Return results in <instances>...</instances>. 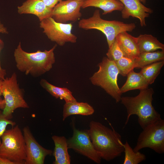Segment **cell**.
<instances>
[{"label":"cell","mask_w":164,"mask_h":164,"mask_svg":"<svg viewBox=\"0 0 164 164\" xmlns=\"http://www.w3.org/2000/svg\"><path fill=\"white\" fill-rule=\"evenodd\" d=\"M88 131L94 147L101 159L110 161L124 152L121 136L114 129L92 121Z\"/></svg>","instance_id":"obj_1"},{"label":"cell","mask_w":164,"mask_h":164,"mask_svg":"<svg viewBox=\"0 0 164 164\" xmlns=\"http://www.w3.org/2000/svg\"><path fill=\"white\" fill-rule=\"evenodd\" d=\"M56 46L55 44L49 50L29 53L22 49L20 42L14 53L17 68L25 74L34 77L44 74L52 68L55 63L54 51Z\"/></svg>","instance_id":"obj_2"},{"label":"cell","mask_w":164,"mask_h":164,"mask_svg":"<svg viewBox=\"0 0 164 164\" xmlns=\"http://www.w3.org/2000/svg\"><path fill=\"white\" fill-rule=\"evenodd\" d=\"M154 93L152 88L140 90L135 97H122L121 103L126 108L127 116L125 125H126L131 116L136 115L138 123L143 129L149 125L161 119L160 114L152 104Z\"/></svg>","instance_id":"obj_3"},{"label":"cell","mask_w":164,"mask_h":164,"mask_svg":"<svg viewBox=\"0 0 164 164\" xmlns=\"http://www.w3.org/2000/svg\"><path fill=\"white\" fill-rule=\"evenodd\" d=\"M78 26L86 30L95 29L101 32L106 36L109 48L118 34L123 32H132L136 27L134 23H127L117 20L104 19L101 17L98 9L96 10L91 17L80 20Z\"/></svg>","instance_id":"obj_4"},{"label":"cell","mask_w":164,"mask_h":164,"mask_svg":"<svg viewBox=\"0 0 164 164\" xmlns=\"http://www.w3.org/2000/svg\"><path fill=\"white\" fill-rule=\"evenodd\" d=\"M98 66V70L90 78L91 82L103 89L116 103L119 102L122 93L117 83L119 72L115 62L104 57Z\"/></svg>","instance_id":"obj_5"},{"label":"cell","mask_w":164,"mask_h":164,"mask_svg":"<svg viewBox=\"0 0 164 164\" xmlns=\"http://www.w3.org/2000/svg\"><path fill=\"white\" fill-rule=\"evenodd\" d=\"M0 156L16 164H25V142L23 133L18 125L6 130L2 135Z\"/></svg>","instance_id":"obj_6"},{"label":"cell","mask_w":164,"mask_h":164,"mask_svg":"<svg viewBox=\"0 0 164 164\" xmlns=\"http://www.w3.org/2000/svg\"><path fill=\"white\" fill-rule=\"evenodd\" d=\"M2 90L5 103L2 113L8 119H11L12 118V113L16 109L29 108L24 99L23 90L20 88L17 83L15 73L2 80Z\"/></svg>","instance_id":"obj_7"},{"label":"cell","mask_w":164,"mask_h":164,"mask_svg":"<svg viewBox=\"0 0 164 164\" xmlns=\"http://www.w3.org/2000/svg\"><path fill=\"white\" fill-rule=\"evenodd\" d=\"M148 148L159 154L164 152V120L162 119L149 125L139 134L133 150Z\"/></svg>","instance_id":"obj_8"},{"label":"cell","mask_w":164,"mask_h":164,"mask_svg":"<svg viewBox=\"0 0 164 164\" xmlns=\"http://www.w3.org/2000/svg\"><path fill=\"white\" fill-rule=\"evenodd\" d=\"M40 27L51 41L63 46L67 42L75 43L77 37L71 32L73 25L71 23H61L56 21L52 17L40 21Z\"/></svg>","instance_id":"obj_9"},{"label":"cell","mask_w":164,"mask_h":164,"mask_svg":"<svg viewBox=\"0 0 164 164\" xmlns=\"http://www.w3.org/2000/svg\"><path fill=\"white\" fill-rule=\"evenodd\" d=\"M73 126L72 136L67 139L68 149H73L96 163H100L101 159L94 147L88 130H79L74 125Z\"/></svg>","instance_id":"obj_10"},{"label":"cell","mask_w":164,"mask_h":164,"mask_svg":"<svg viewBox=\"0 0 164 164\" xmlns=\"http://www.w3.org/2000/svg\"><path fill=\"white\" fill-rule=\"evenodd\" d=\"M85 0L61 1L53 8L52 17L56 22H75L82 16L80 9Z\"/></svg>","instance_id":"obj_11"},{"label":"cell","mask_w":164,"mask_h":164,"mask_svg":"<svg viewBox=\"0 0 164 164\" xmlns=\"http://www.w3.org/2000/svg\"><path fill=\"white\" fill-rule=\"evenodd\" d=\"M22 131L26 144L25 164H43L46 157L51 155L53 151L44 148L39 143L28 126L24 127Z\"/></svg>","instance_id":"obj_12"},{"label":"cell","mask_w":164,"mask_h":164,"mask_svg":"<svg viewBox=\"0 0 164 164\" xmlns=\"http://www.w3.org/2000/svg\"><path fill=\"white\" fill-rule=\"evenodd\" d=\"M124 5L121 11L123 19H127L130 17L138 19L141 26H146L145 18L148 17L153 10L145 6L139 0H118Z\"/></svg>","instance_id":"obj_13"},{"label":"cell","mask_w":164,"mask_h":164,"mask_svg":"<svg viewBox=\"0 0 164 164\" xmlns=\"http://www.w3.org/2000/svg\"><path fill=\"white\" fill-rule=\"evenodd\" d=\"M17 9L19 14L34 15L41 21L52 17L53 9L47 6L41 0H27L18 6Z\"/></svg>","instance_id":"obj_14"},{"label":"cell","mask_w":164,"mask_h":164,"mask_svg":"<svg viewBox=\"0 0 164 164\" xmlns=\"http://www.w3.org/2000/svg\"><path fill=\"white\" fill-rule=\"evenodd\" d=\"M116 39L123 53L124 56L134 59L139 56L140 53L137 37L132 36L127 32L125 31L118 34Z\"/></svg>","instance_id":"obj_15"},{"label":"cell","mask_w":164,"mask_h":164,"mask_svg":"<svg viewBox=\"0 0 164 164\" xmlns=\"http://www.w3.org/2000/svg\"><path fill=\"white\" fill-rule=\"evenodd\" d=\"M55 147L53 152L54 164H70V157L68 151L67 139L63 136L53 135L52 137Z\"/></svg>","instance_id":"obj_16"},{"label":"cell","mask_w":164,"mask_h":164,"mask_svg":"<svg viewBox=\"0 0 164 164\" xmlns=\"http://www.w3.org/2000/svg\"><path fill=\"white\" fill-rule=\"evenodd\" d=\"M94 111L93 107L87 103L79 102L77 101L65 102L63 108V120L73 115H91Z\"/></svg>","instance_id":"obj_17"},{"label":"cell","mask_w":164,"mask_h":164,"mask_svg":"<svg viewBox=\"0 0 164 164\" xmlns=\"http://www.w3.org/2000/svg\"><path fill=\"white\" fill-rule=\"evenodd\" d=\"M89 7L99 8L103 11V15H106L114 11H121L124 5L118 0H85L81 8Z\"/></svg>","instance_id":"obj_18"},{"label":"cell","mask_w":164,"mask_h":164,"mask_svg":"<svg viewBox=\"0 0 164 164\" xmlns=\"http://www.w3.org/2000/svg\"><path fill=\"white\" fill-rule=\"evenodd\" d=\"M127 75L125 83L120 88L122 94L130 90L148 88L149 84L140 73H136L133 70Z\"/></svg>","instance_id":"obj_19"},{"label":"cell","mask_w":164,"mask_h":164,"mask_svg":"<svg viewBox=\"0 0 164 164\" xmlns=\"http://www.w3.org/2000/svg\"><path fill=\"white\" fill-rule=\"evenodd\" d=\"M140 53L164 50V45L151 34H141L137 37Z\"/></svg>","instance_id":"obj_20"},{"label":"cell","mask_w":164,"mask_h":164,"mask_svg":"<svg viewBox=\"0 0 164 164\" xmlns=\"http://www.w3.org/2000/svg\"><path fill=\"white\" fill-rule=\"evenodd\" d=\"M39 83L43 88L56 98L63 99L65 102L77 101L72 92L67 88L56 86L43 79H41Z\"/></svg>","instance_id":"obj_21"},{"label":"cell","mask_w":164,"mask_h":164,"mask_svg":"<svg viewBox=\"0 0 164 164\" xmlns=\"http://www.w3.org/2000/svg\"><path fill=\"white\" fill-rule=\"evenodd\" d=\"M164 50L140 53L135 59V68L142 67L158 61L164 60Z\"/></svg>","instance_id":"obj_22"},{"label":"cell","mask_w":164,"mask_h":164,"mask_svg":"<svg viewBox=\"0 0 164 164\" xmlns=\"http://www.w3.org/2000/svg\"><path fill=\"white\" fill-rule=\"evenodd\" d=\"M164 64V60L153 63L141 68L140 73L148 84H151L154 83L159 74Z\"/></svg>","instance_id":"obj_23"},{"label":"cell","mask_w":164,"mask_h":164,"mask_svg":"<svg viewBox=\"0 0 164 164\" xmlns=\"http://www.w3.org/2000/svg\"><path fill=\"white\" fill-rule=\"evenodd\" d=\"M123 146L125 153L124 164H138L146 159L145 155L139 151H134L127 141Z\"/></svg>","instance_id":"obj_24"},{"label":"cell","mask_w":164,"mask_h":164,"mask_svg":"<svg viewBox=\"0 0 164 164\" xmlns=\"http://www.w3.org/2000/svg\"><path fill=\"white\" fill-rule=\"evenodd\" d=\"M115 63L119 73L123 76H126L130 71L135 68V59L123 56Z\"/></svg>","instance_id":"obj_25"},{"label":"cell","mask_w":164,"mask_h":164,"mask_svg":"<svg viewBox=\"0 0 164 164\" xmlns=\"http://www.w3.org/2000/svg\"><path fill=\"white\" fill-rule=\"evenodd\" d=\"M107 57L109 60L115 62L124 56L116 39L106 53Z\"/></svg>","instance_id":"obj_26"},{"label":"cell","mask_w":164,"mask_h":164,"mask_svg":"<svg viewBox=\"0 0 164 164\" xmlns=\"http://www.w3.org/2000/svg\"><path fill=\"white\" fill-rule=\"evenodd\" d=\"M9 125L13 127L16 125V123L6 117L3 114L2 111H0V145L1 143V137Z\"/></svg>","instance_id":"obj_27"},{"label":"cell","mask_w":164,"mask_h":164,"mask_svg":"<svg viewBox=\"0 0 164 164\" xmlns=\"http://www.w3.org/2000/svg\"><path fill=\"white\" fill-rule=\"evenodd\" d=\"M4 47V43L0 37V53ZM6 74L5 70L3 69L1 66L0 60V80H3L5 79V77Z\"/></svg>","instance_id":"obj_28"},{"label":"cell","mask_w":164,"mask_h":164,"mask_svg":"<svg viewBox=\"0 0 164 164\" xmlns=\"http://www.w3.org/2000/svg\"><path fill=\"white\" fill-rule=\"evenodd\" d=\"M47 6L53 9L59 2L62 0H41Z\"/></svg>","instance_id":"obj_29"},{"label":"cell","mask_w":164,"mask_h":164,"mask_svg":"<svg viewBox=\"0 0 164 164\" xmlns=\"http://www.w3.org/2000/svg\"><path fill=\"white\" fill-rule=\"evenodd\" d=\"M0 164H16V163L0 156Z\"/></svg>","instance_id":"obj_30"},{"label":"cell","mask_w":164,"mask_h":164,"mask_svg":"<svg viewBox=\"0 0 164 164\" xmlns=\"http://www.w3.org/2000/svg\"><path fill=\"white\" fill-rule=\"evenodd\" d=\"M0 33L3 34H7L8 32L7 29L5 27L3 24L0 21Z\"/></svg>","instance_id":"obj_31"},{"label":"cell","mask_w":164,"mask_h":164,"mask_svg":"<svg viewBox=\"0 0 164 164\" xmlns=\"http://www.w3.org/2000/svg\"><path fill=\"white\" fill-rule=\"evenodd\" d=\"M2 80H0V97L1 95H2Z\"/></svg>","instance_id":"obj_32"},{"label":"cell","mask_w":164,"mask_h":164,"mask_svg":"<svg viewBox=\"0 0 164 164\" xmlns=\"http://www.w3.org/2000/svg\"><path fill=\"white\" fill-rule=\"evenodd\" d=\"M140 1L144 4H145L146 2V0H139Z\"/></svg>","instance_id":"obj_33"}]
</instances>
